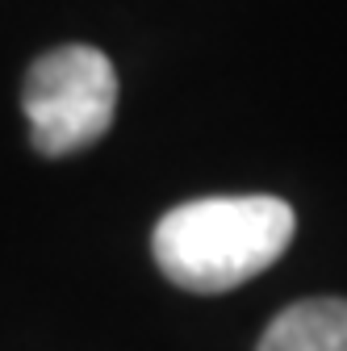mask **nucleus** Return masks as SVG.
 Returning <instances> with one entry per match:
<instances>
[{
  "mask_svg": "<svg viewBox=\"0 0 347 351\" xmlns=\"http://www.w3.org/2000/svg\"><path fill=\"white\" fill-rule=\"evenodd\" d=\"M29 143L38 155L63 159L105 138L117 113V71L97 47H55L29 71L21 88Z\"/></svg>",
  "mask_w": 347,
  "mask_h": 351,
  "instance_id": "2",
  "label": "nucleus"
},
{
  "mask_svg": "<svg viewBox=\"0 0 347 351\" xmlns=\"http://www.w3.org/2000/svg\"><path fill=\"white\" fill-rule=\"evenodd\" d=\"M297 213L280 197H201L167 209L151 234L159 272L189 293H230L289 251Z\"/></svg>",
  "mask_w": 347,
  "mask_h": 351,
  "instance_id": "1",
  "label": "nucleus"
},
{
  "mask_svg": "<svg viewBox=\"0 0 347 351\" xmlns=\"http://www.w3.org/2000/svg\"><path fill=\"white\" fill-rule=\"evenodd\" d=\"M255 351H347V301L310 297L272 318Z\"/></svg>",
  "mask_w": 347,
  "mask_h": 351,
  "instance_id": "3",
  "label": "nucleus"
}]
</instances>
